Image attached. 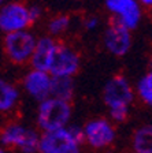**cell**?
Segmentation results:
<instances>
[{"instance_id": "5b68a950", "label": "cell", "mask_w": 152, "mask_h": 153, "mask_svg": "<svg viewBox=\"0 0 152 153\" xmlns=\"http://www.w3.org/2000/svg\"><path fill=\"white\" fill-rule=\"evenodd\" d=\"M103 99L110 109L129 108L133 100V90L125 76L115 75L106 83Z\"/></svg>"}, {"instance_id": "2e32d148", "label": "cell", "mask_w": 152, "mask_h": 153, "mask_svg": "<svg viewBox=\"0 0 152 153\" xmlns=\"http://www.w3.org/2000/svg\"><path fill=\"white\" fill-rule=\"evenodd\" d=\"M137 93L140 99L148 105H152V71L141 78L137 83Z\"/></svg>"}, {"instance_id": "44dd1931", "label": "cell", "mask_w": 152, "mask_h": 153, "mask_svg": "<svg viewBox=\"0 0 152 153\" xmlns=\"http://www.w3.org/2000/svg\"><path fill=\"white\" fill-rule=\"evenodd\" d=\"M97 25H99V19L95 18V16H91L84 22V26H85L86 30H93V29L97 27Z\"/></svg>"}, {"instance_id": "3957f363", "label": "cell", "mask_w": 152, "mask_h": 153, "mask_svg": "<svg viewBox=\"0 0 152 153\" xmlns=\"http://www.w3.org/2000/svg\"><path fill=\"white\" fill-rule=\"evenodd\" d=\"M40 138L34 130L21 124H8L1 133V145L19 148L23 153H36L40 150Z\"/></svg>"}, {"instance_id": "52a82bcc", "label": "cell", "mask_w": 152, "mask_h": 153, "mask_svg": "<svg viewBox=\"0 0 152 153\" xmlns=\"http://www.w3.org/2000/svg\"><path fill=\"white\" fill-rule=\"evenodd\" d=\"M104 45L115 56H124L132 47V37L129 29L119 22L117 18L112 19L104 34Z\"/></svg>"}, {"instance_id": "603a6c76", "label": "cell", "mask_w": 152, "mask_h": 153, "mask_svg": "<svg viewBox=\"0 0 152 153\" xmlns=\"http://www.w3.org/2000/svg\"><path fill=\"white\" fill-rule=\"evenodd\" d=\"M0 153H6V152H4V149H1V150H0Z\"/></svg>"}, {"instance_id": "ac0fdd59", "label": "cell", "mask_w": 152, "mask_h": 153, "mask_svg": "<svg viewBox=\"0 0 152 153\" xmlns=\"http://www.w3.org/2000/svg\"><path fill=\"white\" fill-rule=\"evenodd\" d=\"M67 128H69L70 134L73 135V138L79 143V145L86 141V138H85V130H84V127H79V126H69Z\"/></svg>"}, {"instance_id": "7c38bea8", "label": "cell", "mask_w": 152, "mask_h": 153, "mask_svg": "<svg viewBox=\"0 0 152 153\" xmlns=\"http://www.w3.org/2000/svg\"><path fill=\"white\" fill-rule=\"evenodd\" d=\"M56 48L58 44L51 37H43L37 40V45L30 59L33 68L49 73L51 64L54 62L55 53H56Z\"/></svg>"}, {"instance_id": "7a4b0ae2", "label": "cell", "mask_w": 152, "mask_h": 153, "mask_svg": "<svg viewBox=\"0 0 152 153\" xmlns=\"http://www.w3.org/2000/svg\"><path fill=\"white\" fill-rule=\"evenodd\" d=\"M37 45L34 36L26 30L7 33L4 37V49L14 63H25L30 60Z\"/></svg>"}, {"instance_id": "d6986e66", "label": "cell", "mask_w": 152, "mask_h": 153, "mask_svg": "<svg viewBox=\"0 0 152 153\" xmlns=\"http://www.w3.org/2000/svg\"><path fill=\"white\" fill-rule=\"evenodd\" d=\"M111 118L117 122H124L129 115V108H117V109H110Z\"/></svg>"}, {"instance_id": "ffe728a7", "label": "cell", "mask_w": 152, "mask_h": 153, "mask_svg": "<svg viewBox=\"0 0 152 153\" xmlns=\"http://www.w3.org/2000/svg\"><path fill=\"white\" fill-rule=\"evenodd\" d=\"M43 14V10L41 7L38 6H32L29 7V16H30V22H36V21H38L40 19V16H41Z\"/></svg>"}, {"instance_id": "277c9868", "label": "cell", "mask_w": 152, "mask_h": 153, "mask_svg": "<svg viewBox=\"0 0 152 153\" xmlns=\"http://www.w3.org/2000/svg\"><path fill=\"white\" fill-rule=\"evenodd\" d=\"M41 153H79V143L73 138L69 128L45 131L40 138Z\"/></svg>"}, {"instance_id": "8992f818", "label": "cell", "mask_w": 152, "mask_h": 153, "mask_svg": "<svg viewBox=\"0 0 152 153\" xmlns=\"http://www.w3.org/2000/svg\"><path fill=\"white\" fill-rule=\"evenodd\" d=\"M29 8L19 3H8L0 11V27L6 33L25 30L30 25Z\"/></svg>"}, {"instance_id": "30bf717a", "label": "cell", "mask_w": 152, "mask_h": 153, "mask_svg": "<svg viewBox=\"0 0 152 153\" xmlns=\"http://www.w3.org/2000/svg\"><path fill=\"white\" fill-rule=\"evenodd\" d=\"M84 130H85L86 142L96 149L106 148L115 138L114 127L111 126L110 122L104 119H95V120L88 122Z\"/></svg>"}, {"instance_id": "9c48e42d", "label": "cell", "mask_w": 152, "mask_h": 153, "mask_svg": "<svg viewBox=\"0 0 152 153\" xmlns=\"http://www.w3.org/2000/svg\"><path fill=\"white\" fill-rule=\"evenodd\" d=\"M79 67V57L71 48L58 45L49 74L52 76H73Z\"/></svg>"}, {"instance_id": "ba28073f", "label": "cell", "mask_w": 152, "mask_h": 153, "mask_svg": "<svg viewBox=\"0 0 152 153\" xmlns=\"http://www.w3.org/2000/svg\"><path fill=\"white\" fill-rule=\"evenodd\" d=\"M106 6L114 14V18L124 23L129 30L137 27L141 19V11L137 0H107Z\"/></svg>"}, {"instance_id": "8fae6325", "label": "cell", "mask_w": 152, "mask_h": 153, "mask_svg": "<svg viewBox=\"0 0 152 153\" xmlns=\"http://www.w3.org/2000/svg\"><path fill=\"white\" fill-rule=\"evenodd\" d=\"M51 85H52V76L49 75V73L36 68L26 74L23 79L25 90L38 101H44L51 97Z\"/></svg>"}, {"instance_id": "6da1fadb", "label": "cell", "mask_w": 152, "mask_h": 153, "mask_svg": "<svg viewBox=\"0 0 152 153\" xmlns=\"http://www.w3.org/2000/svg\"><path fill=\"white\" fill-rule=\"evenodd\" d=\"M71 115L69 101L55 97H48L47 100L40 102L37 112V122L41 130L54 131L66 127L67 122Z\"/></svg>"}, {"instance_id": "5bb4252c", "label": "cell", "mask_w": 152, "mask_h": 153, "mask_svg": "<svg viewBox=\"0 0 152 153\" xmlns=\"http://www.w3.org/2000/svg\"><path fill=\"white\" fill-rule=\"evenodd\" d=\"M133 149L136 153H152V126L147 124L136 130L133 135Z\"/></svg>"}, {"instance_id": "9a60e30c", "label": "cell", "mask_w": 152, "mask_h": 153, "mask_svg": "<svg viewBox=\"0 0 152 153\" xmlns=\"http://www.w3.org/2000/svg\"><path fill=\"white\" fill-rule=\"evenodd\" d=\"M19 97L18 89L13 83L1 81L0 83V109L1 111H10L16 104Z\"/></svg>"}, {"instance_id": "e0dca14e", "label": "cell", "mask_w": 152, "mask_h": 153, "mask_svg": "<svg viewBox=\"0 0 152 153\" xmlns=\"http://www.w3.org/2000/svg\"><path fill=\"white\" fill-rule=\"evenodd\" d=\"M70 19L66 15H58L55 18H52L48 23V30H49L51 34L58 36L62 34L63 32H66L67 27H69Z\"/></svg>"}, {"instance_id": "4fadbf2b", "label": "cell", "mask_w": 152, "mask_h": 153, "mask_svg": "<svg viewBox=\"0 0 152 153\" xmlns=\"http://www.w3.org/2000/svg\"><path fill=\"white\" fill-rule=\"evenodd\" d=\"M74 94V82L71 76H52L51 97L69 101Z\"/></svg>"}, {"instance_id": "7402d4cb", "label": "cell", "mask_w": 152, "mask_h": 153, "mask_svg": "<svg viewBox=\"0 0 152 153\" xmlns=\"http://www.w3.org/2000/svg\"><path fill=\"white\" fill-rule=\"evenodd\" d=\"M140 1L147 7H152V0H140Z\"/></svg>"}]
</instances>
